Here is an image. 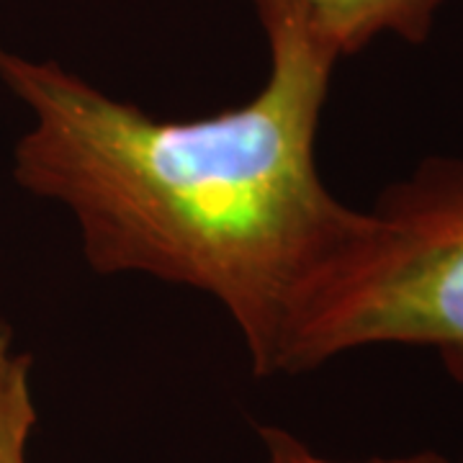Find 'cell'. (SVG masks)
<instances>
[{"mask_svg":"<svg viewBox=\"0 0 463 463\" xmlns=\"http://www.w3.org/2000/svg\"><path fill=\"white\" fill-rule=\"evenodd\" d=\"M260 21L270 60L263 88L199 118H160L3 44L0 83L29 111L14 181L70 212L88 268L214 298L252 373L268 379L301 288L358 209L332 194L317 165L340 60L286 18Z\"/></svg>","mask_w":463,"mask_h":463,"instance_id":"obj_1","label":"cell"},{"mask_svg":"<svg viewBox=\"0 0 463 463\" xmlns=\"http://www.w3.org/2000/svg\"><path fill=\"white\" fill-rule=\"evenodd\" d=\"M373 345L432 350L463 383V155H435L392 183L301 288L273 376Z\"/></svg>","mask_w":463,"mask_h":463,"instance_id":"obj_2","label":"cell"},{"mask_svg":"<svg viewBox=\"0 0 463 463\" xmlns=\"http://www.w3.org/2000/svg\"><path fill=\"white\" fill-rule=\"evenodd\" d=\"M446 0H255L260 18H286L343 60L379 36L420 44Z\"/></svg>","mask_w":463,"mask_h":463,"instance_id":"obj_3","label":"cell"},{"mask_svg":"<svg viewBox=\"0 0 463 463\" xmlns=\"http://www.w3.org/2000/svg\"><path fill=\"white\" fill-rule=\"evenodd\" d=\"M36 422L32 355L18 347L14 330L0 322V463H29Z\"/></svg>","mask_w":463,"mask_h":463,"instance_id":"obj_4","label":"cell"},{"mask_svg":"<svg viewBox=\"0 0 463 463\" xmlns=\"http://www.w3.org/2000/svg\"><path fill=\"white\" fill-rule=\"evenodd\" d=\"M260 443L265 450L263 463H450L446 456L435 450H417V453H404V456H376V458H361V461L327 458L312 450L294 432L276 428V425L260 428Z\"/></svg>","mask_w":463,"mask_h":463,"instance_id":"obj_5","label":"cell"},{"mask_svg":"<svg viewBox=\"0 0 463 463\" xmlns=\"http://www.w3.org/2000/svg\"><path fill=\"white\" fill-rule=\"evenodd\" d=\"M456 463H463V453H461V458H458V461H456Z\"/></svg>","mask_w":463,"mask_h":463,"instance_id":"obj_6","label":"cell"}]
</instances>
